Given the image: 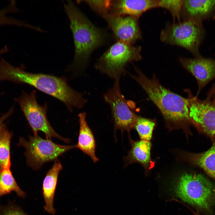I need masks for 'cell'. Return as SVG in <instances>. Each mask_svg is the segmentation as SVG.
Listing matches in <instances>:
<instances>
[{
    "label": "cell",
    "mask_w": 215,
    "mask_h": 215,
    "mask_svg": "<svg viewBox=\"0 0 215 215\" xmlns=\"http://www.w3.org/2000/svg\"><path fill=\"white\" fill-rule=\"evenodd\" d=\"M4 80L34 87L61 101L70 112L73 108H82L87 101L82 93L76 91L69 85L65 77L28 72L22 67H15L1 58L0 81Z\"/></svg>",
    "instance_id": "1"
},
{
    "label": "cell",
    "mask_w": 215,
    "mask_h": 215,
    "mask_svg": "<svg viewBox=\"0 0 215 215\" xmlns=\"http://www.w3.org/2000/svg\"><path fill=\"white\" fill-rule=\"evenodd\" d=\"M70 21L74 44V59L70 67L81 70L86 67L93 52L105 43L106 36L71 1L64 5Z\"/></svg>",
    "instance_id": "2"
},
{
    "label": "cell",
    "mask_w": 215,
    "mask_h": 215,
    "mask_svg": "<svg viewBox=\"0 0 215 215\" xmlns=\"http://www.w3.org/2000/svg\"><path fill=\"white\" fill-rule=\"evenodd\" d=\"M136 75L128 74L143 88L159 109L165 121L175 125H185L191 122L188 99L173 92L162 86L156 75L151 78L134 66Z\"/></svg>",
    "instance_id": "3"
},
{
    "label": "cell",
    "mask_w": 215,
    "mask_h": 215,
    "mask_svg": "<svg viewBox=\"0 0 215 215\" xmlns=\"http://www.w3.org/2000/svg\"><path fill=\"white\" fill-rule=\"evenodd\" d=\"M171 189L175 196L200 211L212 213L215 206V184L203 175L184 173Z\"/></svg>",
    "instance_id": "4"
},
{
    "label": "cell",
    "mask_w": 215,
    "mask_h": 215,
    "mask_svg": "<svg viewBox=\"0 0 215 215\" xmlns=\"http://www.w3.org/2000/svg\"><path fill=\"white\" fill-rule=\"evenodd\" d=\"M205 34L202 22L188 20L167 24L161 32L160 39L165 43L184 48L195 57H199L202 56L199 48Z\"/></svg>",
    "instance_id": "5"
},
{
    "label": "cell",
    "mask_w": 215,
    "mask_h": 215,
    "mask_svg": "<svg viewBox=\"0 0 215 215\" xmlns=\"http://www.w3.org/2000/svg\"><path fill=\"white\" fill-rule=\"evenodd\" d=\"M141 50V46L117 41L98 59L95 67L102 73L115 80L120 79L127 72V64L142 59Z\"/></svg>",
    "instance_id": "6"
},
{
    "label": "cell",
    "mask_w": 215,
    "mask_h": 215,
    "mask_svg": "<svg viewBox=\"0 0 215 215\" xmlns=\"http://www.w3.org/2000/svg\"><path fill=\"white\" fill-rule=\"evenodd\" d=\"M29 140L19 138L17 145L24 147V155L27 164L34 170L40 168L44 163L56 161L58 158L69 150L76 148V145H64L44 139L38 135L29 136Z\"/></svg>",
    "instance_id": "7"
},
{
    "label": "cell",
    "mask_w": 215,
    "mask_h": 215,
    "mask_svg": "<svg viewBox=\"0 0 215 215\" xmlns=\"http://www.w3.org/2000/svg\"><path fill=\"white\" fill-rule=\"evenodd\" d=\"M36 92L35 90L30 93L23 91L21 96L15 99L31 128L34 135H38V132L40 131L44 133L47 139H51L52 138H54L69 143L70 139L59 135L51 126L47 116V104L46 102L41 106L38 103Z\"/></svg>",
    "instance_id": "8"
},
{
    "label": "cell",
    "mask_w": 215,
    "mask_h": 215,
    "mask_svg": "<svg viewBox=\"0 0 215 215\" xmlns=\"http://www.w3.org/2000/svg\"><path fill=\"white\" fill-rule=\"evenodd\" d=\"M186 91L188 94L191 122L201 131L211 137H215V85H213L204 100L194 96L188 89Z\"/></svg>",
    "instance_id": "9"
},
{
    "label": "cell",
    "mask_w": 215,
    "mask_h": 215,
    "mask_svg": "<svg viewBox=\"0 0 215 215\" xmlns=\"http://www.w3.org/2000/svg\"><path fill=\"white\" fill-rule=\"evenodd\" d=\"M119 80H115L112 87L103 94V97L111 110L114 132L119 130L123 133L134 128L138 115L130 109L122 93Z\"/></svg>",
    "instance_id": "10"
},
{
    "label": "cell",
    "mask_w": 215,
    "mask_h": 215,
    "mask_svg": "<svg viewBox=\"0 0 215 215\" xmlns=\"http://www.w3.org/2000/svg\"><path fill=\"white\" fill-rule=\"evenodd\" d=\"M105 20L117 41L133 45L142 38L138 18L131 16L109 15Z\"/></svg>",
    "instance_id": "11"
},
{
    "label": "cell",
    "mask_w": 215,
    "mask_h": 215,
    "mask_svg": "<svg viewBox=\"0 0 215 215\" xmlns=\"http://www.w3.org/2000/svg\"><path fill=\"white\" fill-rule=\"evenodd\" d=\"M179 60L196 79L198 86L197 96L206 85L215 79V59L202 56L191 58L180 57Z\"/></svg>",
    "instance_id": "12"
},
{
    "label": "cell",
    "mask_w": 215,
    "mask_h": 215,
    "mask_svg": "<svg viewBox=\"0 0 215 215\" xmlns=\"http://www.w3.org/2000/svg\"><path fill=\"white\" fill-rule=\"evenodd\" d=\"M215 19V0H184L182 21H203Z\"/></svg>",
    "instance_id": "13"
},
{
    "label": "cell",
    "mask_w": 215,
    "mask_h": 215,
    "mask_svg": "<svg viewBox=\"0 0 215 215\" xmlns=\"http://www.w3.org/2000/svg\"><path fill=\"white\" fill-rule=\"evenodd\" d=\"M158 2V0H110L109 14L139 18L147 11L157 7Z\"/></svg>",
    "instance_id": "14"
},
{
    "label": "cell",
    "mask_w": 215,
    "mask_h": 215,
    "mask_svg": "<svg viewBox=\"0 0 215 215\" xmlns=\"http://www.w3.org/2000/svg\"><path fill=\"white\" fill-rule=\"evenodd\" d=\"M57 160L47 172L42 185L43 195L44 202V208L46 211L53 215H54L56 212L53 201L58 178L59 173L62 168L61 163Z\"/></svg>",
    "instance_id": "15"
},
{
    "label": "cell",
    "mask_w": 215,
    "mask_h": 215,
    "mask_svg": "<svg viewBox=\"0 0 215 215\" xmlns=\"http://www.w3.org/2000/svg\"><path fill=\"white\" fill-rule=\"evenodd\" d=\"M86 113L83 112L78 115L79 129L76 148L90 156L94 163L99 160L95 153L96 142L92 131L86 120Z\"/></svg>",
    "instance_id": "16"
},
{
    "label": "cell",
    "mask_w": 215,
    "mask_h": 215,
    "mask_svg": "<svg viewBox=\"0 0 215 215\" xmlns=\"http://www.w3.org/2000/svg\"><path fill=\"white\" fill-rule=\"evenodd\" d=\"M130 139L131 148L128 155L124 158L125 167L134 162L140 163L145 167L148 166L151 161L150 142L142 140L134 141Z\"/></svg>",
    "instance_id": "17"
},
{
    "label": "cell",
    "mask_w": 215,
    "mask_h": 215,
    "mask_svg": "<svg viewBox=\"0 0 215 215\" xmlns=\"http://www.w3.org/2000/svg\"><path fill=\"white\" fill-rule=\"evenodd\" d=\"M191 162L202 168L211 177L215 180V141L211 147L201 153L188 155Z\"/></svg>",
    "instance_id": "18"
},
{
    "label": "cell",
    "mask_w": 215,
    "mask_h": 215,
    "mask_svg": "<svg viewBox=\"0 0 215 215\" xmlns=\"http://www.w3.org/2000/svg\"><path fill=\"white\" fill-rule=\"evenodd\" d=\"M13 191L21 198L25 196V193L18 185L10 168L0 171V198Z\"/></svg>",
    "instance_id": "19"
},
{
    "label": "cell",
    "mask_w": 215,
    "mask_h": 215,
    "mask_svg": "<svg viewBox=\"0 0 215 215\" xmlns=\"http://www.w3.org/2000/svg\"><path fill=\"white\" fill-rule=\"evenodd\" d=\"M12 134L4 123L0 130V171L10 168V142Z\"/></svg>",
    "instance_id": "20"
},
{
    "label": "cell",
    "mask_w": 215,
    "mask_h": 215,
    "mask_svg": "<svg viewBox=\"0 0 215 215\" xmlns=\"http://www.w3.org/2000/svg\"><path fill=\"white\" fill-rule=\"evenodd\" d=\"M155 125V122L153 120L138 116L134 128L141 140L149 141Z\"/></svg>",
    "instance_id": "21"
},
{
    "label": "cell",
    "mask_w": 215,
    "mask_h": 215,
    "mask_svg": "<svg viewBox=\"0 0 215 215\" xmlns=\"http://www.w3.org/2000/svg\"><path fill=\"white\" fill-rule=\"evenodd\" d=\"M18 11L16 2L13 0L11 1L7 7L0 9V25H11L22 27L24 24L23 21L7 16Z\"/></svg>",
    "instance_id": "22"
},
{
    "label": "cell",
    "mask_w": 215,
    "mask_h": 215,
    "mask_svg": "<svg viewBox=\"0 0 215 215\" xmlns=\"http://www.w3.org/2000/svg\"><path fill=\"white\" fill-rule=\"evenodd\" d=\"M184 0H158L157 7L165 9L171 13L173 19L181 22V13Z\"/></svg>",
    "instance_id": "23"
},
{
    "label": "cell",
    "mask_w": 215,
    "mask_h": 215,
    "mask_svg": "<svg viewBox=\"0 0 215 215\" xmlns=\"http://www.w3.org/2000/svg\"><path fill=\"white\" fill-rule=\"evenodd\" d=\"M91 10L105 19L110 15L109 9L110 0H83Z\"/></svg>",
    "instance_id": "24"
},
{
    "label": "cell",
    "mask_w": 215,
    "mask_h": 215,
    "mask_svg": "<svg viewBox=\"0 0 215 215\" xmlns=\"http://www.w3.org/2000/svg\"><path fill=\"white\" fill-rule=\"evenodd\" d=\"M0 215H29L14 201H9L5 205H0Z\"/></svg>",
    "instance_id": "25"
},
{
    "label": "cell",
    "mask_w": 215,
    "mask_h": 215,
    "mask_svg": "<svg viewBox=\"0 0 215 215\" xmlns=\"http://www.w3.org/2000/svg\"><path fill=\"white\" fill-rule=\"evenodd\" d=\"M12 110H10L6 113L0 117V130L3 125L4 124V121L12 112Z\"/></svg>",
    "instance_id": "26"
},
{
    "label": "cell",
    "mask_w": 215,
    "mask_h": 215,
    "mask_svg": "<svg viewBox=\"0 0 215 215\" xmlns=\"http://www.w3.org/2000/svg\"><path fill=\"white\" fill-rule=\"evenodd\" d=\"M9 49L7 46L5 45L0 50V55L8 52Z\"/></svg>",
    "instance_id": "27"
}]
</instances>
